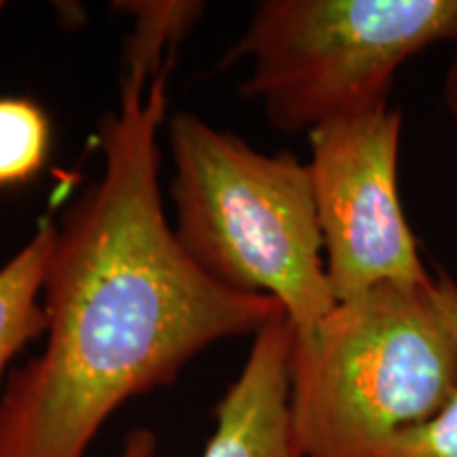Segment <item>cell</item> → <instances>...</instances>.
<instances>
[{
	"label": "cell",
	"mask_w": 457,
	"mask_h": 457,
	"mask_svg": "<svg viewBox=\"0 0 457 457\" xmlns=\"http://www.w3.org/2000/svg\"><path fill=\"white\" fill-rule=\"evenodd\" d=\"M295 327L278 313L253 337L242 373L214 409L204 457H303L290 421Z\"/></svg>",
	"instance_id": "obj_6"
},
{
	"label": "cell",
	"mask_w": 457,
	"mask_h": 457,
	"mask_svg": "<svg viewBox=\"0 0 457 457\" xmlns=\"http://www.w3.org/2000/svg\"><path fill=\"white\" fill-rule=\"evenodd\" d=\"M403 112L390 104L318 125L307 163L335 301L384 284L428 286L417 239L398 197Z\"/></svg>",
	"instance_id": "obj_5"
},
{
	"label": "cell",
	"mask_w": 457,
	"mask_h": 457,
	"mask_svg": "<svg viewBox=\"0 0 457 457\" xmlns=\"http://www.w3.org/2000/svg\"><path fill=\"white\" fill-rule=\"evenodd\" d=\"M434 299L457 337V282L438 273ZM384 457H457V392L426 424L411 428L394 438Z\"/></svg>",
	"instance_id": "obj_10"
},
{
	"label": "cell",
	"mask_w": 457,
	"mask_h": 457,
	"mask_svg": "<svg viewBox=\"0 0 457 457\" xmlns=\"http://www.w3.org/2000/svg\"><path fill=\"white\" fill-rule=\"evenodd\" d=\"M168 74H123L98 129L104 170L62 216L43 282L47 341L0 396V457H87L128 400L179 379L216 341L286 313L210 279L163 214L159 129Z\"/></svg>",
	"instance_id": "obj_1"
},
{
	"label": "cell",
	"mask_w": 457,
	"mask_h": 457,
	"mask_svg": "<svg viewBox=\"0 0 457 457\" xmlns=\"http://www.w3.org/2000/svg\"><path fill=\"white\" fill-rule=\"evenodd\" d=\"M55 233V222L45 219L32 237L0 267V396L13 358L47 330L41 296Z\"/></svg>",
	"instance_id": "obj_7"
},
{
	"label": "cell",
	"mask_w": 457,
	"mask_h": 457,
	"mask_svg": "<svg viewBox=\"0 0 457 457\" xmlns=\"http://www.w3.org/2000/svg\"><path fill=\"white\" fill-rule=\"evenodd\" d=\"M112 7L134 17V30L125 41L123 74L146 79H155L171 66L174 47L204 13V3L185 0H129Z\"/></svg>",
	"instance_id": "obj_8"
},
{
	"label": "cell",
	"mask_w": 457,
	"mask_h": 457,
	"mask_svg": "<svg viewBox=\"0 0 457 457\" xmlns=\"http://www.w3.org/2000/svg\"><path fill=\"white\" fill-rule=\"evenodd\" d=\"M455 392L457 337L434 284L377 286L295 335L290 421L303 457H384Z\"/></svg>",
	"instance_id": "obj_3"
},
{
	"label": "cell",
	"mask_w": 457,
	"mask_h": 457,
	"mask_svg": "<svg viewBox=\"0 0 457 457\" xmlns=\"http://www.w3.org/2000/svg\"><path fill=\"white\" fill-rule=\"evenodd\" d=\"M443 102L447 106L451 117L457 119V54L451 62L447 74H445L443 83Z\"/></svg>",
	"instance_id": "obj_12"
},
{
	"label": "cell",
	"mask_w": 457,
	"mask_h": 457,
	"mask_svg": "<svg viewBox=\"0 0 457 457\" xmlns=\"http://www.w3.org/2000/svg\"><path fill=\"white\" fill-rule=\"evenodd\" d=\"M457 41V0H265L222 68L250 57L242 96L284 134L387 104L404 62Z\"/></svg>",
	"instance_id": "obj_4"
},
{
	"label": "cell",
	"mask_w": 457,
	"mask_h": 457,
	"mask_svg": "<svg viewBox=\"0 0 457 457\" xmlns=\"http://www.w3.org/2000/svg\"><path fill=\"white\" fill-rule=\"evenodd\" d=\"M51 121L26 96H0V191L32 182L47 165Z\"/></svg>",
	"instance_id": "obj_9"
},
{
	"label": "cell",
	"mask_w": 457,
	"mask_h": 457,
	"mask_svg": "<svg viewBox=\"0 0 457 457\" xmlns=\"http://www.w3.org/2000/svg\"><path fill=\"white\" fill-rule=\"evenodd\" d=\"M119 457H157V436L148 428H136L123 438Z\"/></svg>",
	"instance_id": "obj_11"
},
{
	"label": "cell",
	"mask_w": 457,
	"mask_h": 457,
	"mask_svg": "<svg viewBox=\"0 0 457 457\" xmlns=\"http://www.w3.org/2000/svg\"><path fill=\"white\" fill-rule=\"evenodd\" d=\"M168 142L180 248L222 288L282 303L295 335L310 337L337 301L307 163L259 153L191 112L170 119Z\"/></svg>",
	"instance_id": "obj_2"
}]
</instances>
